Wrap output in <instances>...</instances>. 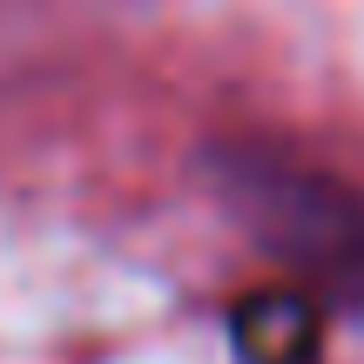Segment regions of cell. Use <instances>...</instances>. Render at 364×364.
<instances>
[{"label": "cell", "mask_w": 364, "mask_h": 364, "mask_svg": "<svg viewBox=\"0 0 364 364\" xmlns=\"http://www.w3.org/2000/svg\"><path fill=\"white\" fill-rule=\"evenodd\" d=\"M216 176L263 250H277L311 284L364 304V196L270 149H230L216 156Z\"/></svg>", "instance_id": "cell-1"}, {"label": "cell", "mask_w": 364, "mask_h": 364, "mask_svg": "<svg viewBox=\"0 0 364 364\" xmlns=\"http://www.w3.org/2000/svg\"><path fill=\"white\" fill-rule=\"evenodd\" d=\"M236 331V358L243 364H317L324 351V324H317V297L311 290H257L236 304L230 317Z\"/></svg>", "instance_id": "cell-2"}]
</instances>
